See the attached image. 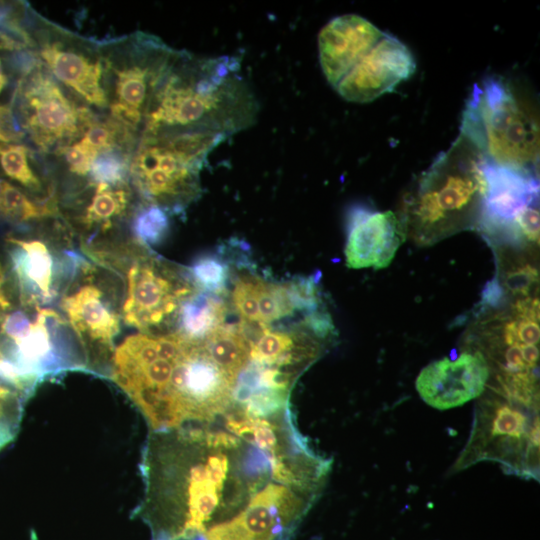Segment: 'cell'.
<instances>
[{
	"label": "cell",
	"mask_w": 540,
	"mask_h": 540,
	"mask_svg": "<svg viewBox=\"0 0 540 540\" xmlns=\"http://www.w3.org/2000/svg\"><path fill=\"white\" fill-rule=\"evenodd\" d=\"M154 439L145 461L146 504L165 521L159 540H202L214 519L235 508L224 496L230 486L259 490L231 468L227 455L240 445L232 433L177 430Z\"/></svg>",
	"instance_id": "6da1fadb"
},
{
	"label": "cell",
	"mask_w": 540,
	"mask_h": 540,
	"mask_svg": "<svg viewBox=\"0 0 540 540\" xmlns=\"http://www.w3.org/2000/svg\"><path fill=\"white\" fill-rule=\"evenodd\" d=\"M257 113L237 58L179 50L154 93L141 137L206 132L227 138L251 126Z\"/></svg>",
	"instance_id": "7a4b0ae2"
},
{
	"label": "cell",
	"mask_w": 540,
	"mask_h": 540,
	"mask_svg": "<svg viewBox=\"0 0 540 540\" xmlns=\"http://www.w3.org/2000/svg\"><path fill=\"white\" fill-rule=\"evenodd\" d=\"M484 157L459 135L421 174L409 194L402 223L421 242L476 225L484 193Z\"/></svg>",
	"instance_id": "3957f363"
},
{
	"label": "cell",
	"mask_w": 540,
	"mask_h": 540,
	"mask_svg": "<svg viewBox=\"0 0 540 540\" xmlns=\"http://www.w3.org/2000/svg\"><path fill=\"white\" fill-rule=\"evenodd\" d=\"M461 135L497 165L536 172L539 125L528 105L502 78L475 84L463 112Z\"/></svg>",
	"instance_id": "277c9868"
},
{
	"label": "cell",
	"mask_w": 540,
	"mask_h": 540,
	"mask_svg": "<svg viewBox=\"0 0 540 540\" xmlns=\"http://www.w3.org/2000/svg\"><path fill=\"white\" fill-rule=\"evenodd\" d=\"M475 405L469 438L449 470L498 463L507 474L539 481V405L484 391Z\"/></svg>",
	"instance_id": "5b68a950"
},
{
	"label": "cell",
	"mask_w": 540,
	"mask_h": 540,
	"mask_svg": "<svg viewBox=\"0 0 540 540\" xmlns=\"http://www.w3.org/2000/svg\"><path fill=\"white\" fill-rule=\"evenodd\" d=\"M107 115L141 137L154 93L179 50L136 31L99 41Z\"/></svg>",
	"instance_id": "8992f818"
},
{
	"label": "cell",
	"mask_w": 540,
	"mask_h": 540,
	"mask_svg": "<svg viewBox=\"0 0 540 540\" xmlns=\"http://www.w3.org/2000/svg\"><path fill=\"white\" fill-rule=\"evenodd\" d=\"M11 106L25 135L46 156L79 140L100 115L61 85L39 61L20 76Z\"/></svg>",
	"instance_id": "52a82bcc"
},
{
	"label": "cell",
	"mask_w": 540,
	"mask_h": 540,
	"mask_svg": "<svg viewBox=\"0 0 540 540\" xmlns=\"http://www.w3.org/2000/svg\"><path fill=\"white\" fill-rule=\"evenodd\" d=\"M23 25L33 43L31 51L41 65L81 102L107 115L99 41L46 19L28 5Z\"/></svg>",
	"instance_id": "ba28073f"
},
{
	"label": "cell",
	"mask_w": 540,
	"mask_h": 540,
	"mask_svg": "<svg viewBox=\"0 0 540 540\" xmlns=\"http://www.w3.org/2000/svg\"><path fill=\"white\" fill-rule=\"evenodd\" d=\"M204 162L168 135L141 137L130 160V183L148 204L179 213L199 194Z\"/></svg>",
	"instance_id": "9c48e42d"
},
{
	"label": "cell",
	"mask_w": 540,
	"mask_h": 540,
	"mask_svg": "<svg viewBox=\"0 0 540 540\" xmlns=\"http://www.w3.org/2000/svg\"><path fill=\"white\" fill-rule=\"evenodd\" d=\"M315 497L282 483H268L231 518L213 525L202 540H289Z\"/></svg>",
	"instance_id": "30bf717a"
},
{
	"label": "cell",
	"mask_w": 540,
	"mask_h": 540,
	"mask_svg": "<svg viewBox=\"0 0 540 540\" xmlns=\"http://www.w3.org/2000/svg\"><path fill=\"white\" fill-rule=\"evenodd\" d=\"M484 193L477 226L488 237L522 241L517 223L531 207L538 206L536 172L514 169L483 160Z\"/></svg>",
	"instance_id": "8fae6325"
},
{
	"label": "cell",
	"mask_w": 540,
	"mask_h": 540,
	"mask_svg": "<svg viewBox=\"0 0 540 540\" xmlns=\"http://www.w3.org/2000/svg\"><path fill=\"white\" fill-rule=\"evenodd\" d=\"M234 386L202 342L190 340L174 361L167 390L181 404L187 420L210 421L231 405Z\"/></svg>",
	"instance_id": "7c38bea8"
},
{
	"label": "cell",
	"mask_w": 540,
	"mask_h": 540,
	"mask_svg": "<svg viewBox=\"0 0 540 540\" xmlns=\"http://www.w3.org/2000/svg\"><path fill=\"white\" fill-rule=\"evenodd\" d=\"M356 61L334 87L342 98L356 103L370 102L391 92L416 69L408 47L386 32Z\"/></svg>",
	"instance_id": "4fadbf2b"
},
{
	"label": "cell",
	"mask_w": 540,
	"mask_h": 540,
	"mask_svg": "<svg viewBox=\"0 0 540 540\" xmlns=\"http://www.w3.org/2000/svg\"><path fill=\"white\" fill-rule=\"evenodd\" d=\"M193 293L189 284L176 282L169 270L153 260L135 261L127 272L124 322L147 331L162 324Z\"/></svg>",
	"instance_id": "5bb4252c"
},
{
	"label": "cell",
	"mask_w": 540,
	"mask_h": 540,
	"mask_svg": "<svg viewBox=\"0 0 540 540\" xmlns=\"http://www.w3.org/2000/svg\"><path fill=\"white\" fill-rule=\"evenodd\" d=\"M35 310L33 321L26 309L13 310L0 318V349L32 385L58 362L49 327L58 313L39 305Z\"/></svg>",
	"instance_id": "9a60e30c"
},
{
	"label": "cell",
	"mask_w": 540,
	"mask_h": 540,
	"mask_svg": "<svg viewBox=\"0 0 540 540\" xmlns=\"http://www.w3.org/2000/svg\"><path fill=\"white\" fill-rule=\"evenodd\" d=\"M490 371L476 350L463 351L454 359L445 357L425 366L416 379V389L429 406L447 410L480 397L487 388Z\"/></svg>",
	"instance_id": "2e32d148"
},
{
	"label": "cell",
	"mask_w": 540,
	"mask_h": 540,
	"mask_svg": "<svg viewBox=\"0 0 540 540\" xmlns=\"http://www.w3.org/2000/svg\"><path fill=\"white\" fill-rule=\"evenodd\" d=\"M346 265L351 269H382L393 260L406 230L392 211L354 206L347 216Z\"/></svg>",
	"instance_id": "e0dca14e"
},
{
	"label": "cell",
	"mask_w": 540,
	"mask_h": 540,
	"mask_svg": "<svg viewBox=\"0 0 540 540\" xmlns=\"http://www.w3.org/2000/svg\"><path fill=\"white\" fill-rule=\"evenodd\" d=\"M384 31L356 14H345L330 20L318 36L321 69L334 88L350 70L358 56Z\"/></svg>",
	"instance_id": "ac0fdd59"
},
{
	"label": "cell",
	"mask_w": 540,
	"mask_h": 540,
	"mask_svg": "<svg viewBox=\"0 0 540 540\" xmlns=\"http://www.w3.org/2000/svg\"><path fill=\"white\" fill-rule=\"evenodd\" d=\"M61 307L79 338L110 349L120 330L119 316L98 285L85 283L62 298Z\"/></svg>",
	"instance_id": "d6986e66"
},
{
	"label": "cell",
	"mask_w": 540,
	"mask_h": 540,
	"mask_svg": "<svg viewBox=\"0 0 540 540\" xmlns=\"http://www.w3.org/2000/svg\"><path fill=\"white\" fill-rule=\"evenodd\" d=\"M13 246L11 258L20 288L22 305H39L53 300L54 260L46 243L40 239L8 237Z\"/></svg>",
	"instance_id": "ffe728a7"
},
{
	"label": "cell",
	"mask_w": 540,
	"mask_h": 540,
	"mask_svg": "<svg viewBox=\"0 0 540 540\" xmlns=\"http://www.w3.org/2000/svg\"><path fill=\"white\" fill-rule=\"evenodd\" d=\"M77 212L73 219L83 230L106 232L122 221L133 209L134 191L129 182L110 185L85 182L74 193Z\"/></svg>",
	"instance_id": "44dd1931"
},
{
	"label": "cell",
	"mask_w": 540,
	"mask_h": 540,
	"mask_svg": "<svg viewBox=\"0 0 540 540\" xmlns=\"http://www.w3.org/2000/svg\"><path fill=\"white\" fill-rule=\"evenodd\" d=\"M0 168L9 179L38 199L54 198L40 172L35 151L27 145L0 142Z\"/></svg>",
	"instance_id": "7402d4cb"
},
{
	"label": "cell",
	"mask_w": 540,
	"mask_h": 540,
	"mask_svg": "<svg viewBox=\"0 0 540 540\" xmlns=\"http://www.w3.org/2000/svg\"><path fill=\"white\" fill-rule=\"evenodd\" d=\"M201 342L212 361L235 384L250 357V345L237 326L220 325Z\"/></svg>",
	"instance_id": "603a6c76"
},
{
	"label": "cell",
	"mask_w": 540,
	"mask_h": 540,
	"mask_svg": "<svg viewBox=\"0 0 540 540\" xmlns=\"http://www.w3.org/2000/svg\"><path fill=\"white\" fill-rule=\"evenodd\" d=\"M226 307L222 300L211 295L193 293L180 307V332L192 341H203L215 328L222 325Z\"/></svg>",
	"instance_id": "cb8c5ba5"
},
{
	"label": "cell",
	"mask_w": 540,
	"mask_h": 540,
	"mask_svg": "<svg viewBox=\"0 0 540 540\" xmlns=\"http://www.w3.org/2000/svg\"><path fill=\"white\" fill-rule=\"evenodd\" d=\"M258 309L260 320L266 324L293 313L286 285L258 279Z\"/></svg>",
	"instance_id": "d4e9b609"
},
{
	"label": "cell",
	"mask_w": 540,
	"mask_h": 540,
	"mask_svg": "<svg viewBox=\"0 0 540 540\" xmlns=\"http://www.w3.org/2000/svg\"><path fill=\"white\" fill-rule=\"evenodd\" d=\"M132 229L142 243L157 245L169 229L167 212L157 205L147 204L134 216Z\"/></svg>",
	"instance_id": "484cf974"
},
{
	"label": "cell",
	"mask_w": 540,
	"mask_h": 540,
	"mask_svg": "<svg viewBox=\"0 0 540 540\" xmlns=\"http://www.w3.org/2000/svg\"><path fill=\"white\" fill-rule=\"evenodd\" d=\"M22 414L21 393L0 382V449L16 436Z\"/></svg>",
	"instance_id": "4316f807"
},
{
	"label": "cell",
	"mask_w": 540,
	"mask_h": 540,
	"mask_svg": "<svg viewBox=\"0 0 540 540\" xmlns=\"http://www.w3.org/2000/svg\"><path fill=\"white\" fill-rule=\"evenodd\" d=\"M196 284L210 293H222L229 279V268L213 256L198 259L190 268Z\"/></svg>",
	"instance_id": "83f0119b"
},
{
	"label": "cell",
	"mask_w": 540,
	"mask_h": 540,
	"mask_svg": "<svg viewBox=\"0 0 540 540\" xmlns=\"http://www.w3.org/2000/svg\"><path fill=\"white\" fill-rule=\"evenodd\" d=\"M258 277L240 276L232 291V301L240 317L260 320L258 309Z\"/></svg>",
	"instance_id": "f1b7e54d"
},
{
	"label": "cell",
	"mask_w": 540,
	"mask_h": 540,
	"mask_svg": "<svg viewBox=\"0 0 540 540\" xmlns=\"http://www.w3.org/2000/svg\"><path fill=\"white\" fill-rule=\"evenodd\" d=\"M10 104L0 105V142H19L25 138Z\"/></svg>",
	"instance_id": "f546056e"
},
{
	"label": "cell",
	"mask_w": 540,
	"mask_h": 540,
	"mask_svg": "<svg viewBox=\"0 0 540 540\" xmlns=\"http://www.w3.org/2000/svg\"><path fill=\"white\" fill-rule=\"evenodd\" d=\"M537 271L532 266L523 265L509 273L507 284L511 291L527 295L531 285L536 283Z\"/></svg>",
	"instance_id": "4dcf8cb0"
},
{
	"label": "cell",
	"mask_w": 540,
	"mask_h": 540,
	"mask_svg": "<svg viewBox=\"0 0 540 540\" xmlns=\"http://www.w3.org/2000/svg\"><path fill=\"white\" fill-rule=\"evenodd\" d=\"M5 275L3 268L0 264V313L8 310L11 307V302L4 292Z\"/></svg>",
	"instance_id": "1f68e13d"
},
{
	"label": "cell",
	"mask_w": 540,
	"mask_h": 540,
	"mask_svg": "<svg viewBox=\"0 0 540 540\" xmlns=\"http://www.w3.org/2000/svg\"><path fill=\"white\" fill-rule=\"evenodd\" d=\"M10 183L0 178V218L3 219L5 192Z\"/></svg>",
	"instance_id": "d6a6232c"
},
{
	"label": "cell",
	"mask_w": 540,
	"mask_h": 540,
	"mask_svg": "<svg viewBox=\"0 0 540 540\" xmlns=\"http://www.w3.org/2000/svg\"><path fill=\"white\" fill-rule=\"evenodd\" d=\"M3 360H5V357H4V355H3V353H2V351H1V349H0V363H1Z\"/></svg>",
	"instance_id": "836d02e7"
},
{
	"label": "cell",
	"mask_w": 540,
	"mask_h": 540,
	"mask_svg": "<svg viewBox=\"0 0 540 540\" xmlns=\"http://www.w3.org/2000/svg\"><path fill=\"white\" fill-rule=\"evenodd\" d=\"M2 91H3V90L0 89V94H1Z\"/></svg>",
	"instance_id": "e575fe53"
}]
</instances>
